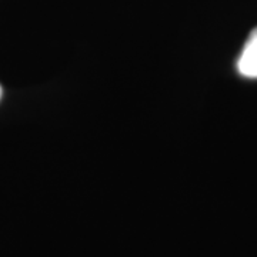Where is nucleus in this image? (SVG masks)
Returning <instances> with one entry per match:
<instances>
[{
    "mask_svg": "<svg viewBox=\"0 0 257 257\" xmlns=\"http://www.w3.org/2000/svg\"><path fill=\"white\" fill-rule=\"evenodd\" d=\"M2 93L3 92H2V87H0V99H2Z\"/></svg>",
    "mask_w": 257,
    "mask_h": 257,
    "instance_id": "2",
    "label": "nucleus"
},
{
    "mask_svg": "<svg viewBox=\"0 0 257 257\" xmlns=\"http://www.w3.org/2000/svg\"><path fill=\"white\" fill-rule=\"evenodd\" d=\"M237 70L247 79H257V28L250 33L237 60Z\"/></svg>",
    "mask_w": 257,
    "mask_h": 257,
    "instance_id": "1",
    "label": "nucleus"
}]
</instances>
